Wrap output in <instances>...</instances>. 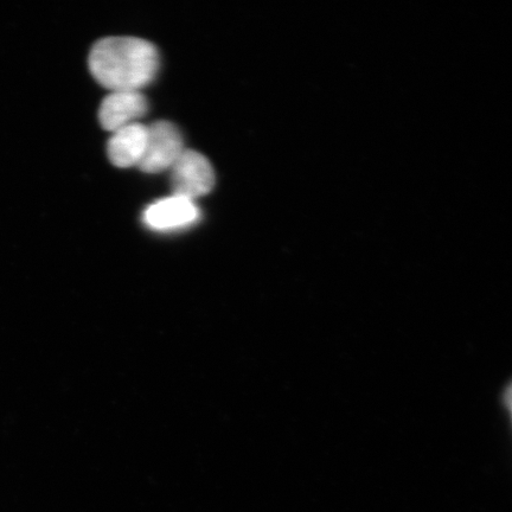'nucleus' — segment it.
I'll list each match as a JSON object with an SVG mask.
<instances>
[{
    "instance_id": "f257e3e1",
    "label": "nucleus",
    "mask_w": 512,
    "mask_h": 512,
    "mask_svg": "<svg viewBox=\"0 0 512 512\" xmlns=\"http://www.w3.org/2000/svg\"><path fill=\"white\" fill-rule=\"evenodd\" d=\"M89 70L102 87L113 92H140L156 79L159 53L137 37H107L94 44Z\"/></svg>"
},
{
    "instance_id": "f03ea898",
    "label": "nucleus",
    "mask_w": 512,
    "mask_h": 512,
    "mask_svg": "<svg viewBox=\"0 0 512 512\" xmlns=\"http://www.w3.org/2000/svg\"><path fill=\"white\" fill-rule=\"evenodd\" d=\"M184 151L178 128L169 121H156L147 126V145L139 168L147 174H158L171 169Z\"/></svg>"
},
{
    "instance_id": "7ed1b4c3",
    "label": "nucleus",
    "mask_w": 512,
    "mask_h": 512,
    "mask_svg": "<svg viewBox=\"0 0 512 512\" xmlns=\"http://www.w3.org/2000/svg\"><path fill=\"white\" fill-rule=\"evenodd\" d=\"M171 170V187L176 196L195 201L214 188L213 166L200 152L185 150Z\"/></svg>"
},
{
    "instance_id": "20e7f679",
    "label": "nucleus",
    "mask_w": 512,
    "mask_h": 512,
    "mask_svg": "<svg viewBox=\"0 0 512 512\" xmlns=\"http://www.w3.org/2000/svg\"><path fill=\"white\" fill-rule=\"evenodd\" d=\"M143 219L146 226L151 229L170 232V230L189 227L197 222L200 219V210L194 201L172 195L151 204L144 211Z\"/></svg>"
},
{
    "instance_id": "39448f33",
    "label": "nucleus",
    "mask_w": 512,
    "mask_h": 512,
    "mask_svg": "<svg viewBox=\"0 0 512 512\" xmlns=\"http://www.w3.org/2000/svg\"><path fill=\"white\" fill-rule=\"evenodd\" d=\"M149 111V102L140 92H113L102 101L99 120L106 131L117 132L134 124Z\"/></svg>"
},
{
    "instance_id": "423d86ee",
    "label": "nucleus",
    "mask_w": 512,
    "mask_h": 512,
    "mask_svg": "<svg viewBox=\"0 0 512 512\" xmlns=\"http://www.w3.org/2000/svg\"><path fill=\"white\" fill-rule=\"evenodd\" d=\"M146 145L147 126L137 123L127 125L114 132L108 140V158L118 168L139 166L145 155Z\"/></svg>"
},
{
    "instance_id": "0eeeda50",
    "label": "nucleus",
    "mask_w": 512,
    "mask_h": 512,
    "mask_svg": "<svg viewBox=\"0 0 512 512\" xmlns=\"http://www.w3.org/2000/svg\"><path fill=\"white\" fill-rule=\"evenodd\" d=\"M504 402L505 405L509 407V409L512 408V382L510 386L507 388V392L504 394Z\"/></svg>"
},
{
    "instance_id": "6e6552de",
    "label": "nucleus",
    "mask_w": 512,
    "mask_h": 512,
    "mask_svg": "<svg viewBox=\"0 0 512 512\" xmlns=\"http://www.w3.org/2000/svg\"><path fill=\"white\" fill-rule=\"evenodd\" d=\"M511 411H512V408H511Z\"/></svg>"
}]
</instances>
